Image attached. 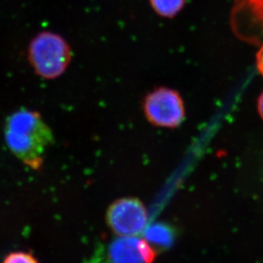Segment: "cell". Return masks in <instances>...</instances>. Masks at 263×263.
Masks as SVG:
<instances>
[{"instance_id":"cell-3","label":"cell","mask_w":263,"mask_h":263,"mask_svg":"<svg viewBox=\"0 0 263 263\" xmlns=\"http://www.w3.org/2000/svg\"><path fill=\"white\" fill-rule=\"evenodd\" d=\"M144 116L153 126L176 128L185 121V104L180 92L159 87L147 94L143 102Z\"/></svg>"},{"instance_id":"cell-8","label":"cell","mask_w":263,"mask_h":263,"mask_svg":"<svg viewBox=\"0 0 263 263\" xmlns=\"http://www.w3.org/2000/svg\"><path fill=\"white\" fill-rule=\"evenodd\" d=\"M186 0H149L152 9L162 17L173 18L185 6Z\"/></svg>"},{"instance_id":"cell-5","label":"cell","mask_w":263,"mask_h":263,"mask_svg":"<svg viewBox=\"0 0 263 263\" xmlns=\"http://www.w3.org/2000/svg\"><path fill=\"white\" fill-rule=\"evenodd\" d=\"M112 263H152L157 252L147 241L132 236H122L109 246Z\"/></svg>"},{"instance_id":"cell-10","label":"cell","mask_w":263,"mask_h":263,"mask_svg":"<svg viewBox=\"0 0 263 263\" xmlns=\"http://www.w3.org/2000/svg\"><path fill=\"white\" fill-rule=\"evenodd\" d=\"M256 62H257V68L263 76V46L256 55Z\"/></svg>"},{"instance_id":"cell-4","label":"cell","mask_w":263,"mask_h":263,"mask_svg":"<svg viewBox=\"0 0 263 263\" xmlns=\"http://www.w3.org/2000/svg\"><path fill=\"white\" fill-rule=\"evenodd\" d=\"M148 221L146 210L139 199L126 197L113 202L107 212V222L120 236L137 235Z\"/></svg>"},{"instance_id":"cell-11","label":"cell","mask_w":263,"mask_h":263,"mask_svg":"<svg viewBox=\"0 0 263 263\" xmlns=\"http://www.w3.org/2000/svg\"><path fill=\"white\" fill-rule=\"evenodd\" d=\"M258 110L259 113L261 115V118L263 119V92L261 93V97L259 98Z\"/></svg>"},{"instance_id":"cell-6","label":"cell","mask_w":263,"mask_h":263,"mask_svg":"<svg viewBox=\"0 0 263 263\" xmlns=\"http://www.w3.org/2000/svg\"><path fill=\"white\" fill-rule=\"evenodd\" d=\"M232 22L237 30L263 35V0H233Z\"/></svg>"},{"instance_id":"cell-1","label":"cell","mask_w":263,"mask_h":263,"mask_svg":"<svg viewBox=\"0 0 263 263\" xmlns=\"http://www.w3.org/2000/svg\"><path fill=\"white\" fill-rule=\"evenodd\" d=\"M5 139L8 148L21 162L39 170L54 141L53 133L39 112L18 109L5 121Z\"/></svg>"},{"instance_id":"cell-9","label":"cell","mask_w":263,"mask_h":263,"mask_svg":"<svg viewBox=\"0 0 263 263\" xmlns=\"http://www.w3.org/2000/svg\"><path fill=\"white\" fill-rule=\"evenodd\" d=\"M3 263H39L31 254L25 252L10 253Z\"/></svg>"},{"instance_id":"cell-7","label":"cell","mask_w":263,"mask_h":263,"mask_svg":"<svg viewBox=\"0 0 263 263\" xmlns=\"http://www.w3.org/2000/svg\"><path fill=\"white\" fill-rule=\"evenodd\" d=\"M147 242L159 248H168L175 242V232L174 228L165 223H155L149 226L144 233Z\"/></svg>"},{"instance_id":"cell-2","label":"cell","mask_w":263,"mask_h":263,"mask_svg":"<svg viewBox=\"0 0 263 263\" xmlns=\"http://www.w3.org/2000/svg\"><path fill=\"white\" fill-rule=\"evenodd\" d=\"M72 51L62 36L42 32L31 41L28 60L36 74L46 80L59 78L68 68Z\"/></svg>"}]
</instances>
